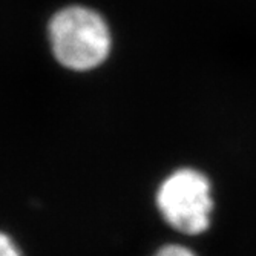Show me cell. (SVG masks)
<instances>
[{"instance_id":"1","label":"cell","mask_w":256,"mask_h":256,"mask_svg":"<svg viewBox=\"0 0 256 256\" xmlns=\"http://www.w3.org/2000/svg\"><path fill=\"white\" fill-rule=\"evenodd\" d=\"M48 37L56 60L77 72L104 63L112 46L106 20L97 11L80 5L56 12L50 20Z\"/></svg>"},{"instance_id":"2","label":"cell","mask_w":256,"mask_h":256,"mask_svg":"<svg viewBox=\"0 0 256 256\" xmlns=\"http://www.w3.org/2000/svg\"><path fill=\"white\" fill-rule=\"evenodd\" d=\"M156 207L164 221L181 234H204L214 214L212 184L196 169H178L160 184Z\"/></svg>"},{"instance_id":"3","label":"cell","mask_w":256,"mask_h":256,"mask_svg":"<svg viewBox=\"0 0 256 256\" xmlns=\"http://www.w3.org/2000/svg\"><path fill=\"white\" fill-rule=\"evenodd\" d=\"M155 256H196V254L184 246L170 244V246H164L162 248H160Z\"/></svg>"},{"instance_id":"4","label":"cell","mask_w":256,"mask_h":256,"mask_svg":"<svg viewBox=\"0 0 256 256\" xmlns=\"http://www.w3.org/2000/svg\"><path fill=\"white\" fill-rule=\"evenodd\" d=\"M0 256H22L18 247L5 234H0Z\"/></svg>"}]
</instances>
